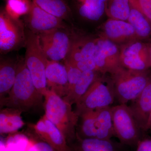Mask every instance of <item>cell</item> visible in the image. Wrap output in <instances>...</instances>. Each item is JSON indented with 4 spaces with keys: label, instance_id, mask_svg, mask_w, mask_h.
<instances>
[{
    "label": "cell",
    "instance_id": "d6a6232c",
    "mask_svg": "<svg viewBox=\"0 0 151 151\" xmlns=\"http://www.w3.org/2000/svg\"><path fill=\"white\" fill-rule=\"evenodd\" d=\"M149 50H150V58L151 60V43L149 45Z\"/></svg>",
    "mask_w": 151,
    "mask_h": 151
},
{
    "label": "cell",
    "instance_id": "7c38bea8",
    "mask_svg": "<svg viewBox=\"0 0 151 151\" xmlns=\"http://www.w3.org/2000/svg\"><path fill=\"white\" fill-rule=\"evenodd\" d=\"M28 127L30 137L45 142L58 151H72L61 132L45 115Z\"/></svg>",
    "mask_w": 151,
    "mask_h": 151
},
{
    "label": "cell",
    "instance_id": "4dcf8cb0",
    "mask_svg": "<svg viewBox=\"0 0 151 151\" xmlns=\"http://www.w3.org/2000/svg\"><path fill=\"white\" fill-rule=\"evenodd\" d=\"M135 151H151V139L145 136L138 144Z\"/></svg>",
    "mask_w": 151,
    "mask_h": 151
},
{
    "label": "cell",
    "instance_id": "4fadbf2b",
    "mask_svg": "<svg viewBox=\"0 0 151 151\" xmlns=\"http://www.w3.org/2000/svg\"><path fill=\"white\" fill-rule=\"evenodd\" d=\"M24 21L28 29L37 35L55 29L68 27L64 20L43 10L32 1L30 10L24 16Z\"/></svg>",
    "mask_w": 151,
    "mask_h": 151
},
{
    "label": "cell",
    "instance_id": "6da1fadb",
    "mask_svg": "<svg viewBox=\"0 0 151 151\" xmlns=\"http://www.w3.org/2000/svg\"><path fill=\"white\" fill-rule=\"evenodd\" d=\"M43 99L36 88L24 58L18 59L15 81L8 95L0 102L1 108L29 112L44 106Z\"/></svg>",
    "mask_w": 151,
    "mask_h": 151
},
{
    "label": "cell",
    "instance_id": "ffe728a7",
    "mask_svg": "<svg viewBox=\"0 0 151 151\" xmlns=\"http://www.w3.org/2000/svg\"><path fill=\"white\" fill-rule=\"evenodd\" d=\"M18 59L1 57L0 60V102L7 96L13 86Z\"/></svg>",
    "mask_w": 151,
    "mask_h": 151
},
{
    "label": "cell",
    "instance_id": "f546056e",
    "mask_svg": "<svg viewBox=\"0 0 151 151\" xmlns=\"http://www.w3.org/2000/svg\"><path fill=\"white\" fill-rule=\"evenodd\" d=\"M33 142L35 151H58L47 143L37 138L30 137Z\"/></svg>",
    "mask_w": 151,
    "mask_h": 151
},
{
    "label": "cell",
    "instance_id": "4316f807",
    "mask_svg": "<svg viewBox=\"0 0 151 151\" xmlns=\"http://www.w3.org/2000/svg\"><path fill=\"white\" fill-rule=\"evenodd\" d=\"M63 61L67 70L68 83V94L79 80L83 72L67 60H65Z\"/></svg>",
    "mask_w": 151,
    "mask_h": 151
},
{
    "label": "cell",
    "instance_id": "d6986e66",
    "mask_svg": "<svg viewBox=\"0 0 151 151\" xmlns=\"http://www.w3.org/2000/svg\"><path fill=\"white\" fill-rule=\"evenodd\" d=\"M96 44V37L75 35L69 54L65 60L75 63L91 58L94 56Z\"/></svg>",
    "mask_w": 151,
    "mask_h": 151
},
{
    "label": "cell",
    "instance_id": "836d02e7",
    "mask_svg": "<svg viewBox=\"0 0 151 151\" xmlns=\"http://www.w3.org/2000/svg\"><path fill=\"white\" fill-rule=\"evenodd\" d=\"M64 1H65L66 2H67L68 4V2H69V0H64Z\"/></svg>",
    "mask_w": 151,
    "mask_h": 151
},
{
    "label": "cell",
    "instance_id": "7402d4cb",
    "mask_svg": "<svg viewBox=\"0 0 151 151\" xmlns=\"http://www.w3.org/2000/svg\"><path fill=\"white\" fill-rule=\"evenodd\" d=\"M23 112L15 108H6L0 113V133L6 134L18 131L25 123L21 116Z\"/></svg>",
    "mask_w": 151,
    "mask_h": 151
},
{
    "label": "cell",
    "instance_id": "e0dca14e",
    "mask_svg": "<svg viewBox=\"0 0 151 151\" xmlns=\"http://www.w3.org/2000/svg\"><path fill=\"white\" fill-rule=\"evenodd\" d=\"M72 151H131L128 146L110 139H82L77 137L69 145Z\"/></svg>",
    "mask_w": 151,
    "mask_h": 151
},
{
    "label": "cell",
    "instance_id": "5b68a950",
    "mask_svg": "<svg viewBox=\"0 0 151 151\" xmlns=\"http://www.w3.org/2000/svg\"><path fill=\"white\" fill-rule=\"evenodd\" d=\"M101 74L75 104L74 111L78 117L90 111L110 107L115 101L111 76Z\"/></svg>",
    "mask_w": 151,
    "mask_h": 151
},
{
    "label": "cell",
    "instance_id": "52a82bcc",
    "mask_svg": "<svg viewBox=\"0 0 151 151\" xmlns=\"http://www.w3.org/2000/svg\"><path fill=\"white\" fill-rule=\"evenodd\" d=\"M112 120L115 137L119 142L136 150L138 144L145 135L139 127L129 107L127 104L111 107Z\"/></svg>",
    "mask_w": 151,
    "mask_h": 151
},
{
    "label": "cell",
    "instance_id": "ba28073f",
    "mask_svg": "<svg viewBox=\"0 0 151 151\" xmlns=\"http://www.w3.org/2000/svg\"><path fill=\"white\" fill-rule=\"evenodd\" d=\"M37 35L47 58L59 62L67 58L76 35L68 27L55 29Z\"/></svg>",
    "mask_w": 151,
    "mask_h": 151
},
{
    "label": "cell",
    "instance_id": "3957f363",
    "mask_svg": "<svg viewBox=\"0 0 151 151\" xmlns=\"http://www.w3.org/2000/svg\"><path fill=\"white\" fill-rule=\"evenodd\" d=\"M147 71H136L120 66L110 74L115 100L119 104H127L140 94L151 79Z\"/></svg>",
    "mask_w": 151,
    "mask_h": 151
},
{
    "label": "cell",
    "instance_id": "44dd1931",
    "mask_svg": "<svg viewBox=\"0 0 151 151\" xmlns=\"http://www.w3.org/2000/svg\"><path fill=\"white\" fill-rule=\"evenodd\" d=\"M101 74L96 71L82 72L81 77L73 89L63 98V100L71 105L75 104Z\"/></svg>",
    "mask_w": 151,
    "mask_h": 151
},
{
    "label": "cell",
    "instance_id": "d4e9b609",
    "mask_svg": "<svg viewBox=\"0 0 151 151\" xmlns=\"http://www.w3.org/2000/svg\"><path fill=\"white\" fill-rule=\"evenodd\" d=\"M131 8L130 0H108L106 14L109 18L127 21Z\"/></svg>",
    "mask_w": 151,
    "mask_h": 151
},
{
    "label": "cell",
    "instance_id": "9c48e42d",
    "mask_svg": "<svg viewBox=\"0 0 151 151\" xmlns=\"http://www.w3.org/2000/svg\"><path fill=\"white\" fill-rule=\"evenodd\" d=\"M26 30L20 19L9 15L4 9L0 12V52L6 54L25 47Z\"/></svg>",
    "mask_w": 151,
    "mask_h": 151
},
{
    "label": "cell",
    "instance_id": "30bf717a",
    "mask_svg": "<svg viewBox=\"0 0 151 151\" xmlns=\"http://www.w3.org/2000/svg\"><path fill=\"white\" fill-rule=\"evenodd\" d=\"M122 67L136 71H147L151 67L149 45L136 39L119 45Z\"/></svg>",
    "mask_w": 151,
    "mask_h": 151
},
{
    "label": "cell",
    "instance_id": "484cf974",
    "mask_svg": "<svg viewBox=\"0 0 151 151\" xmlns=\"http://www.w3.org/2000/svg\"><path fill=\"white\" fill-rule=\"evenodd\" d=\"M32 2L31 0H7L4 9L12 17L19 19L29 12Z\"/></svg>",
    "mask_w": 151,
    "mask_h": 151
},
{
    "label": "cell",
    "instance_id": "f1b7e54d",
    "mask_svg": "<svg viewBox=\"0 0 151 151\" xmlns=\"http://www.w3.org/2000/svg\"><path fill=\"white\" fill-rule=\"evenodd\" d=\"M73 64L78 68L82 72L89 71H98L94 56L89 59L79 61Z\"/></svg>",
    "mask_w": 151,
    "mask_h": 151
},
{
    "label": "cell",
    "instance_id": "5bb4252c",
    "mask_svg": "<svg viewBox=\"0 0 151 151\" xmlns=\"http://www.w3.org/2000/svg\"><path fill=\"white\" fill-rule=\"evenodd\" d=\"M99 36L108 39L119 45L138 39L135 30L129 23L111 18L101 26Z\"/></svg>",
    "mask_w": 151,
    "mask_h": 151
},
{
    "label": "cell",
    "instance_id": "277c9868",
    "mask_svg": "<svg viewBox=\"0 0 151 151\" xmlns=\"http://www.w3.org/2000/svg\"><path fill=\"white\" fill-rule=\"evenodd\" d=\"M111 107L90 111L79 116L76 136L82 139H110L115 137Z\"/></svg>",
    "mask_w": 151,
    "mask_h": 151
},
{
    "label": "cell",
    "instance_id": "9a60e30c",
    "mask_svg": "<svg viewBox=\"0 0 151 151\" xmlns=\"http://www.w3.org/2000/svg\"><path fill=\"white\" fill-rule=\"evenodd\" d=\"M47 84L48 89L60 97H64L68 92L67 70L64 64L49 60L46 69Z\"/></svg>",
    "mask_w": 151,
    "mask_h": 151
},
{
    "label": "cell",
    "instance_id": "7a4b0ae2",
    "mask_svg": "<svg viewBox=\"0 0 151 151\" xmlns=\"http://www.w3.org/2000/svg\"><path fill=\"white\" fill-rule=\"evenodd\" d=\"M44 98L45 115L58 128L69 145L76 138L79 117L72 105L51 89H47Z\"/></svg>",
    "mask_w": 151,
    "mask_h": 151
},
{
    "label": "cell",
    "instance_id": "cb8c5ba5",
    "mask_svg": "<svg viewBox=\"0 0 151 151\" xmlns=\"http://www.w3.org/2000/svg\"><path fill=\"white\" fill-rule=\"evenodd\" d=\"M127 22L134 27L138 40L146 39L151 35V22L141 12L132 6Z\"/></svg>",
    "mask_w": 151,
    "mask_h": 151
},
{
    "label": "cell",
    "instance_id": "1f68e13d",
    "mask_svg": "<svg viewBox=\"0 0 151 151\" xmlns=\"http://www.w3.org/2000/svg\"><path fill=\"white\" fill-rule=\"evenodd\" d=\"M151 126V113L150 115V118H149L148 122L147 124V127H146V132H147L149 130L150 127Z\"/></svg>",
    "mask_w": 151,
    "mask_h": 151
},
{
    "label": "cell",
    "instance_id": "2e32d148",
    "mask_svg": "<svg viewBox=\"0 0 151 151\" xmlns=\"http://www.w3.org/2000/svg\"><path fill=\"white\" fill-rule=\"evenodd\" d=\"M73 14L86 21H98L106 14L108 0H69Z\"/></svg>",
    "mask_w": 151,
    "mask_h": 151
},
{
    "label": "cell",
    "instance_id": "8fae6325",
    "mask_svg": "<svg viewBox=\"0 0 151 151\" xmlns=\"http://www.w3.org/2000/svg\"><path fill=\"white\" fill-rule=\"evenodd\" d=\"M93 56L97 70L102 74H111L122 66L119 45L105 37L99 36L96 37Z\"/></svg>",
    "mask_w": 151,
    "mask_h": 151
},
{
    "label": "cell",
    "instance_id": "603a6c76",
    "mask_svg": "<svg viewBox=\"0 0 151 151\" xmlns=\"http://www.w3.org/2000/svg\"><path fill=\"white\" fill-rule=\"evenodd\" d=\"M41 9L62 19L64 21L70 22L73 14L69 4L64 0H31Z\"/></svg>",
    "mask_w": 151,
    "mask_h": 151
},
{
    "label": "cell",
    "instance_id": "8992f818",
    "mask_svg": "<svg viewBox=\"0 0 151 151\" xmlns=\"http://www.w3.org/2000/svg\"><path fill=\"white\" fill-rule=\"evenodd\" d=\"M25 62L38 92L43 97L47 91L46 69L49 59L41 46L37 35L27 29Z\"/></svg>",
    "mask_w": 151,
    "mask_h": 151
},
{
    "label": "cell",
    "instance_id": "83f0119b",
    "mask_svg": "<svg viewBox=\"0 0 151 151\" xmlns=\"http://www.w3.org/2000/svg\"><path fill=\"white\" fill-rule=\"evenodd\" d=\"M131 6L141 12L151 22V0H130Z\"/></svg>",
    "mask_w": 151,
    "mask_h": 151
},
{
    "label": "cell",
    "instance_id": "ac0fdd59",
    "mask_svg": "<svg viewBox=\"0 0 151 151\" xmlns=\"http://www.w3.org/2000/svg\"><path fill=\"white\" fill-rule=\"evenodd\" d=\"M139 127L144 132L151 113V79L140 94L131 101L129 106Z\"/></svg>",
    "mask_w": 151,
    "mask_h": 151
}]
</instances>
